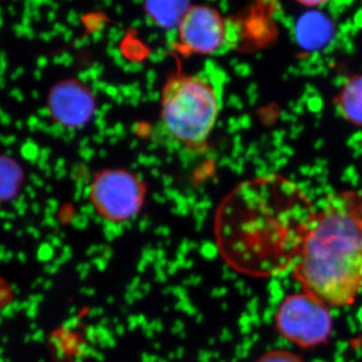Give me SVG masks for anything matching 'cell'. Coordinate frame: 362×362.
<instances>
[{
    "label": "cell",
    "mask_w": 362,
    "mask_h": 362,
    "mask_svg": "<svg viewBox=\"0 0 362 362\" xmlns=\"http://www.w3.org/2000/svg\"><path fill=\"white\" fill-rule=\"evenodd\" d=\"M303 291L331 307L351 306L362 291V195H332L316 211L292 259Z\"/></svg>",
    "instance_id": "obj_1"
},
{
    "label": "cell",
    "mask_w": 362,
    "mask_h": 362,
    "mask_svg": "<svg viewBox=\"0 0 362 362\" xmlns=\"http://www.w3.org/2000/svg\"><path fill=\"white\" fill-rule=\"evenodd\" d=\"M315 214L294 182L283 176H262L235 188L223 207L221 230L235 247L254 252L277 250L292 262Z\"/></svg>",
    "instance_id": "obj_2"
},
{
    "label": "cell",
    "mask_w": 362,
    "mask_h": 362,
    "mask_svg": "<svg viewBox=\"0 0 362 362\" xmlns=\"http://www.w3.org/2000/svg\"><path fill=\"white\" fill-rule=\"evenodd\" d=\"M221 108V86L206 74L176 76L162 94V122L175 139L202 151Z\"/></svg>",
    "instance_id": "obj_3"
},
{
    "label": "cell",
    "mask_w": 362,
    "mask_h": 362,
    "mask_svg": "<svg viewBox=\"0 0 362 362\" xmlns=\"http://www.w3.org/2000/svg\"><path fill=\"white\" fill-rule=\"evenodd\" d=\"M275 325L286 339L302 349H313L329 339L333 317L327 304L302 291L284 298L276 312Z\"/></svg>",
    "instance_id": "obj_4"
},
{
    "label": "cell",
    "mask_w": 362,
    "mask_h": 362,
    "mask_svg": "<svg viewBox=\"0 0 362 362\" xmlns=\"http://www.w3.org/2000/svg\"><path fill=\"white\" fill-rule=\"evenodd\" d=\"M92 204L106 220L124 223L139 214L144 187L136 175L110 169L100 173L92 182Z\"/></svg>",
    "instance_id": "obj_5"
},
{
    "label": "cell",
    "mask_w": 362,
    "mask_h": 362,
    "mask_svg": "<svg viewBox=\"0 0 362 362\" xmlns=\"http://www.w3.org/2000/svg\"><path fill=\"white\" fill-rule=\"evenodd\" d=\"M178 37L185 54H214L225 42V21L211 7H192L178 26Z\"/></svg>",
    "instance_id": "obj_6"
},
{
    "label": "cell",
    "mask_w": 362,
    "mask_h": 362,
    "mask_svg": "<svg viewBox=\"0 0 362 362\" xmlns=\"http://www.w3.org/2000/svg\"><path fill=\"white\" fill-rule=\"evenodd\" d=\"M47 102L54 120L66 129L84 127L96 112L92 90L76 80L63 81L54 85Z\"/></svg>",
    "instance_id": "obj_7"
},
{
    "label": "cell",
    "mask_w": 362,
    "mask_h": 362,
    "mask_svg": "<svg viewBox=\"0 0 362 362\" xmlns=\"http://www.w3.org/2000/svg\"><path fill=\"white\" fill-rule=\"evenodd\" d=\"M144 8L157 25L170 30L180 26L192 6L190 0H145Z\"/></svg>",
    "instance_id": "obj_8"
},
{
    "label": "cell",
    "mask_w": 362,
    "mask_h": 362,
    "mask_svg": "<svg viewBox=\"0 0 362 362\" xmlns=\"http://www.w3.org/2000/svg\"><path fill=\"white\" fill-rule=\"evenodd\" d=\"M332 25L324 14L312 11L304 14L297 23L298 40L305 47H318L330 39Z\"/></svg>",
    "instance_id": "obj_9"
},
{
    "label": "cell",
    "mask_w": 362,
    "mask_h": 362,
    "mask_svg": "<svg viewBox=\"0 0 362 362\" xmlns=\"http://www.w3.org/2000/svg\"><path fill=\"white\" fill-rule=\"evenodd\" d=\"M338 107L347 120L362 126V75L347 81L338 97Z\"/></svg>",
    "instance_id": "obj_10"
},
{
    "label": "cell",
    "mask_w": 362,
    "mask_h": 362,
    "mask_svg": "<svg viewBox=\"0 0 362 362\" xmlns=\"http://www.w3.org/2000/svg\"><path fill=\"white\" fill-rule=\"evenodd\" d=\"M1 201H14L18 199V192L23 180V173L20 164L7 156L1 157Z\"/></svg>",
    "instance_id": "obj_11"
},
{
    "label": "cell",
    "mask_w": 362,
    "mask_h": 362,
    "mask_svg": "<svg viewBox=\"0 0 362 362\" xmlns=\"http://www.w3.org/2000/svg\"><path fill=\"white\" fill-rule=\"evenodd\" d=\"M257 362H305L301 357L283 349L271 350L263 354Z\"/></svg>",
    "instance_id": "obj_12"
},
{
    "label": "cell",
    "mask_w": 362,
    "mask_h": 362,
    "mask_svg": "<svg viewBox=\"0 0 362 362\" xmlns=\"http://www.w3.org/2000/svg\"><path fill=\"white\" fill-rule=\"evenodd\" d=\"M21 154L23 159L30 162V163H37L40 160V149L37 143L28 139L21 146Z\"/></svg>",
    "instance_id": "obj_13"
},
{
    "label": "cell",
    "mask_w": 362,
    "mask_h": 362,
    "mask_svg": "<svg viewBox=\"0 0 362 362\" xmlns=\"http://www.w3.org/2000/svg\"><path fill=\"white\" fill-rule=\"evenodd\" d=\"M195 152H201L199 150L190 148V147L185 146V148H181L178 153H180V159L182 163L183 168H187L190 162L194 160Z\"/></svg>",
    "instance_id": "obj_14"
},
{
    "label": "cell",
    "mask_w": 362,
    "mask_h": 362,
    "mask_svg": "<svg viewBox=\"0 0 362 362\" xmlns=\"http://www.w3.org/2000/svg\"><path fill=\"white\" fill-rule=\"evenodd\" d=\"M119 90H120V94L122 95L125 99H130V98L134 95L136 90H139V83L120 86Z\"/></svg>",
    "instance_id": "obj_15"
},
{
    "label": "cell",
    "mask_w": 362,
    "mask_h": 362,
    "mask_svg": "<svg viewBox=\"0 0 362 362\" xmlns=\"http://www.w3.org/2000/svg\"><path fill=\"white\" fill-rule=\"evenodd\" d=\"M65 126L62 125L59 123H54L52 125H49V132L47 134L52 135V137L54 138H63V136L65 135L66 129H65Z\"/></svg>",
    "instance_id": "obj_16"
},
{
    "label": "cell",
    "mask_w": 362,
    "mask_h": 362,
    "mask_svg": "<svg viewBox=\"0 0 362 362\" xmlns=\"http://www.w3.org/2000/svg\"><path fill=\"white\" fill-rule=\"evenodd\" d=\"M13 207L18 211V213L20 214L21 216L25 214L28 206V204H26L25 195H20V197L13 202Z\"/></svg>",
    "instance_id": "obj_17"
},
{
    "label": "cell",
    "mask_w": 362,
    "mask_h": 362,
    "mask_svg": "<svg viewBox=\"0 0 362 362\" xmlns=\"http://www.w3.org/2000/svg\"><path fill=\"white\" fill-rule=\"evenodd\" d=\"M47 209H45V214L52 216V214L56 213L59 209V202L54 199H49L47 201Z\"/></svg>",
    "instance_id": "obj_18"
},
{
    "label": "cell",
    "mask_w": 362,
    "mask_h": 362,
    "mask_svg": "<svg viewBox=\"0 0 362 362\" xmlns=\"http://www.w3.org/2000/svg\"><path fill=\"white\" fill-rule=\"evenodd\" d=\"M95 156V150L90 148V147H86L80 150V156L84 159L85 161H90Z\"/></svg>",
    "instance_id": "obj_19"
},
{
    "label": "cell",
    "mask_w": 362,
    "mask_h": 362,
    "mask_svg": "<svg viewBox=\"0 0 362 362\" xmlns=\"http://www.w3.org/2000/svg\"><path fill=\"white\" fill-rule=\"evenodd\" d=\"M142 99V92L141 90H137L134 93L132 97L130 99H128V104L132 105L133 107L138 106L139 104L140 100Z\"/></svg>",
    "instance_id": "obj_20"
},
{
    "label": "cell",
    "mask_w": 362,
    "mask_h": 362,
    "mask_svg": "<svg viewBox=\"0 0 362 362\" xmlns=\"http://www.w3.org/2000/svg\"><path fill=\"white\" fill-rule=\"evenodd\" d=\"M96 207L93 204H85L81 207V213L85 214V216H94L95 211H96Z\"/></svg>",
    "instance_id": "obj_21"
},
{
    "label": "cell",
    "mask_w": 362,
    "mask_h": 362,
    "mask_svg": "<svg viewBox=\"0 0 362 362\" xmlns=\"http://www.w3.org/2000/svg\"><path fill=\"white\" fill-rule=\"evenodd\" d=\"M40 122V119L37 118V116H30V118L28 119L26 124H28V127L30 128V131H35L39 127Z\"/></svg>",
    "instance_id": "obj_22"
},
{
    "label": "cell",
    "mask_w": 362,
    "mask_h": 362,
    "mask_svg": "<svg viewBox=\"0 0 362 362\" xmlns=\"http://www.w3.org/2000/svg\"><path fill=\"white\" fill-rule=\"evenodd\" d=\"M105 93H106L109 97H111L112 99H115L117 96L120 95V90H119V88L115 87V86L109 85L106 90H105Z\"/></svg>",
    "instance_id": "obj_23"
},
{
    "label": "cell",
    "mask_w": 362,
    "mask_h": 362,
    "mask_svg": "<svg viewBox=\"0 0 362 362\" xmlns=\"http://www.w3.org/2000/svg\"><path fill=\"white\" fill-rule=\"evenodd\" d=\"M164 194H165L166 199H171V201L175 202L176 197H177L180 194L177 192V190L168 187L164 189Z\"/></svg>",
    "instance_id": "obj_24"
},
{
    "label": "cell",
    "mask_w": 362,
    "mask_h": 362,
    "mask_svg": "<svg viewBox=\"0 0 362 362\" xmlns=\"http://www.w3.org/2000/svg\"><path fill=\"white\" fill-rule=\"evenodd\" d=\"M298 1H299L300 4H304V6H317L325 4L327 0H298Z\"/></svg>",
    "instance_id": "obj_25"
},
{
    "label": "cell",
    "mask_w": 362,
    "mask_h": 362,
    "mask_svg": "<svg viewBox=\"0 0 362 362\" xmlns=\"http://www.w3.org/2000/svg\"><path fill=\"white\" fill-rule=\"evenodd\" d=\"M9 95H11V98H13L14 100H16V101L18 102H23V100H25V96H23L21 90L20 89H16H16L11 90Z\"/></svg>",
    "instance_id": "obj_26"
},
{
    "label": "cell",
    "mask_w": 362,
    "mask_h": 362,
    "mask_svg": "<svg viewBox=\"0 0 362 362\" xmlns=\"http://www.w3.org/2000/svg\"><path fill=\"white\" fill-rule=\"evenodd\" d=\"M114 129H115V134L118 136L119 139L125 137V128H124L122 123H117L116 125L114 126Z\"/></svg>",
    "instance_id": "obj_27"
},
{
    "label": "cell",
    "mask_w": 362,
    "mask_h": 362,
    "mask_svg": "<svg viewBox=\"0 0 362 362\" xmlns=\"http://www.w3.org/2000/svg\"><path fill=\"white\" fill-rule=\"evenodd\" d=\"M30 181H32L33 185H35V187H44V185H45L44 180H42V178H40L39 175H35V173H33V175H30Z\"/></svg>",
    "instance_id": "obj_28"
},
{
    "label": "cell",
    "mask_w": 362,
    "mask_h": 362,
    "mask_svg": "<svg viewBox=\"0 0 362 362\" xmlns=\"http://www.w3.org/2000/svg\"><path fill=\"white\" fill-rule=\"evenodd\" d=\"M76 136V131L74 129H66L65 135L63 136V140L66 143H70L74 140Z\"/></svg>",
    "instance_id": "obj_29"
},
{
    "label": "cell",
    "mask_w": 362,
    "mask_h": 362,
    "mask_svg": "<svg viewBox=\"0 0 362 362\" xmlns=\"http://www.w3.org/2000/svg\"><path fill=\"white\" fill-rule=\"evenodd\" d=\"M16 141V137L14 135L11 136H1V142L4 145L8 146V145H13Z\"/></svg>",
    "instance_id": "obj_30"
},
{
    "label": "cell",
    "mask_w": 362,
    "mask_h": 362,
    "mask_svg": "<svg viewBox=\"0 0 362 362\" xmlns=\"http://www.w3.org/2000/svg\"><path fill=\"white\" fill-rule=\"evenodd\" d=\"M147 98H148L149 101L157 102L161 99L160 93L157 92V90H151V92L148 93L147 95Z\"/></svg>",
    "instance_id": "obj_31"
},
{
    "label": "cell",
    "mask_w": 362,
    "mask_h": 362,
    "mask_svg": "<svg viewBox=\"0 0 362 362\" xmlns=\"http://www.w3.org/2000/svg\"><path fill=\"white\" fill-rule=\"evenodd\" d=\"M78 81L85 85L86 83L89 82L90 78V71H82V73L78 74Z\"/></svg>",
    "instance_id": "obj_32"
},
{
    "label": "cell",
    "mask_w": 362,
    "mask_h": 362,
    "mask_svg": "<svg viewBox=\"0 0 362 362\" xmlns=\"http://www.w3.org/2000/svg\"><path fill=\"white\" fill-rule=\"evenodd\" d=\"M95 124H96L98 129H99V132H102V131L107 129V123L106 121H105V119L97 118Z\"/></svg>",
    "instance_id": "obj_33"
},
{
    "label": "cell",
    "mask_w": 362,
    "mask_h": 362,
    "mask_svg": "<svg viewBox=\"0 0 362 362\" xmlns=\"http://www.w3.org/2000/svg\"><path fill=\"white\" fill-rule=\"evenodd\" d=\"M51 156V149L42 148L40 149V159L42 160L47 161L49 157Z\"/></svg>",
    "instance_id": "obj_34"
},
{
    "label": "cell",
    "mask_w": 362,
    "mask_h": 362,
    "mask_svg": "<svg viewBox=\"0 0 362 362\" xmlns=\"http://www.w3.org/2000/svg\"><path fill=\"white\" fill-rule=\"evenodd\" d=\"M0 117H1V123L4 124V125H9V124H11V116H9L8 114L6 113V112L4 110L0 112Z\"/></svg>",
    "instance_id": "obj_35"
},
{
    "label": "cell",
    "mask_w": 362,
    "mask_h": 362,
    "mask_svg": "<svg viewBox=\"0 0 362 362\" xmlns=\"http://www.w3.org/2000/svg\"><path fill=\"white\" fill-rule=\"evenodd\" d=\"M37 115L40 117H44V118H47V117L52 116L51 111H49V107H42L37 110Z\"/></svg>",
    "instance_id": "obj_36"
},
{
    "label": "cell",
    "mask_w": 362,
    "mask_h": 362,
    "mask_svg": "<svg viewBox=\"0 0 362 362\" xmlns=\"http://www.w3.org/2000/svg\"><path fill=\"white\" fill-rule=\"evenodd\" d=\"M162 183H163L165 188L170 187V185H173V177L169 175H163L162 176Z\"/></svg>",
    "instance_id": "obj_37"
},
{
    "label": "cell",
    "mask_w": 362,
    "mask_h": 362,
    "mask_svg": "<svg viewBox=\"0 0 362 362\" xmlns=\"http://www.w3.org/2000/svg\"><path fill=\"white\" fill-rule=\"evenodd\" d=\"M66 160L64 158H59L58 161L56 162V165H54V171L61 170V169L65 168Z\"/></svg>",
    "instance_id": "obj_38"
},
{
    "label": "cell",
    "mask_w": 362,
    "mask_h": 362,
    "mask_svg": "<svg viewBox=\"0 0 362 362\" xmlns=\"http://www.w3.org/2000/svg\"><path fill=\"white\" fill-rule=\"evenodd\" d=\"M92 185H86L84 192H83V197H84L85 199L92 197Z\"/></svg>",
    "instance_id": "obj_39"
},
{
    "label": "cell",
    "mask_w": 362,
    "mask_h": 362,
    "mask_svg": "<svg viewBox=\"0 0 362 362\" xmlns=\"http://www.w3.org/2000/svg\"><path fill=\"white\" fill-rule=\"evenodd\" d=\"M153 199L157 202V204H165L166 202V197H163V195H161L160 194H158V192H156V194H153Z\"/></svg>",
    "instance_id": "obj_40"
},
{
    "label": "cell",
    "mask_w": 362,
    "mask_h": 362,
    "mask_svg": "<svg viewBox=\"0 0 362 362\" xmlns=\"http://www.w3.org/2000/svg\"><path fill=\"white\" fill-rule=\"evenodd\" d=\"M105 140V135L99 132V134L94 135L93 137V141L96 142L97 144H102Z\"/></svg>",
    "instance_id": "obj_41"
},
{
    "label": "cell",
    "mask_w": 362,
    "mask_h": 362,
    "mask_svg": "<svg viewBox=\"0 0 362 362\" xmlns=\"http://www.w3.org/2000/svg\"><path fill=\"white\" fill-rule=\"evenodd\" d=\"M25 192L30 195V199H35L37 197V192H35V188L33 187H26Z\"/></svg>",
    "instance_id": "obj_42"
},
{
    "label": "cell",
    "mask_w": 362,
    "mask_h": 362,
    "mask_svg": "<svg viewBox=\"0 0 362 362\" xmlns=\"http://www.w3.org/2000/svg\"><path fill=\"white\" fill-rule=\"evenodd\" d=\"M90 139L88 137L83 138L82 140H81L80 142V147L81 149L86 148V147H89L88 145H89Z\"/></svg>",
    "instance_id": "obj_43"
},
{
    "label": "cell",
    "mask_w": 362,
    "mask_h": 362,
    "mask_svg": "<svg viewBox=\"0 0 362 362\" xmlns=\"http://www.w3.org/2000/svg\"><path fill=\"white\" fill-rule=\"evenodd\" d=\"M188 206H192L195 204V197L194 194H189L187 197Z\"/></svg>",
    "instance_id": "obj_44"
},
{
    "label": "cell",
    "mask_w": 362,
    "mask_h": 362,
    "mask_svg": "<svg viewBox=\"0 0 362 362\" xmlns=\"http://www.w3.org/2000/svg\"><path fill=\"white\" fill-rule=\"evenodd\" d=\"M66 175V170L65 168L61 169V170L57 171L56 173L57 178H58V180H62V178L65 177Z\"/></svg>",
    "instance_id": "obj_45"
},
{
    "label": "cell",
    "mask_w": 362,
    "mask_h": 362,
    "mask_svg": "<svg viewBox=\"0 0 362 362\" xmlns=\"http://www.w3.org/2000/svg\"><path fill=\"white\" fill-rule=\"evenodd\" d=\"M124 99H125V98H124L122 95L120 94L119 96H117L115 99H114V101H115L118 105H122L124 103Z\"/></svg>",
    "instance_id": "obj_46"
},
{
    "label": "cell",
    "mask_w": 362,
    "mask_h": 362,
    "mask_svg": "<svg viewBox=\"0 0 362 362\" xmlns=\"http://www.w3.org/2000/svg\"><path fill=\"white\" fill-rule=\"evenodd\" d=\"M32 209L33 211H35V214L39 213L40 209V204H37V202H33V204H32Z\"/></svg>",
    "instance_id": "obj_47"
},
{
    "label": "cell",
    "mask_w": 362,
    "mask_h": 362,
    "mask_svg": "<svg viewBox=\"0 0 362 362\" xmlns=\"http://www.w3.org/2000/svg\"><path fill=\"white\" fill-rule=\"evenodd\" d=\"M151 175H153L156 178L160 177V173H159V170L157 168L152 169Z\"/></svg>",
    "instance_id": "obj_48"
},
{
    "label": "cell",
    "mask_w": 362,
    "mask_h": 362,
    "mask_svg": "<svg viewBox=\"0 0 362 362\" xmlns=\"http://www.w3.org/2000/svg\"><path fill=\"white\" fill-rule=\"evenodd\" d=\"M111 107H112L111 104H109V103L108 104H104L103 106H102L101 110L104 111L105 113L107 114V112L110 110Z\"/></svg>",
    "instance_id": "obj_49"
},
{
    "label": "cell",
    "mask_w": 362,
    "mask_h": 362,
    "mask_svg": "<svg viewBox=\"0 0 362 362\" xmlns=\"http://www.w3.org/2000/svg\"><path fill=\"white\" fill-rule=\"evenodd\" d=\"M157 147H158V143L152 142L151 144H150L148 146V150L152 151V150H156Z\"/></svg>",
    "instance_id": "obj_50"
},
{
    "label": "cell",
    "mask_w": 362,
    "mask_h": 362,
    "mask_svg": "<svg viewBox=\"0 0 362 362\" xmlns=\"http://www.w3.org/2000/svg\"><path fill=\"white\" fill-rule=\"evenodd\" d=\"M118 136H113V137L110 138V144H116V143L118 142Z\"/></svg>",
    "instance_id": "obj_51"
},
{
    "label": "cell",
    "mask_w": 362,
    "mask_h": 362,
    "mask_svg": "<svg viewBox=\"0 0 362 362\" xmlns=\"http://www.w3.org/2000/svg\"><path fill=\"white\" fill-rule=\"evenodd\" d=\"M99 156L102 157V158H104V157L107 156V151L106 150L102 149L99 151Z\"/></svg>",
    "instance_id": "obj_52"
},
{
    "label": "cell",
    "mask_w": 362,
    "mask_h": 362,
    "mask_svg": "<svg viewBox=\"0 0 362 362\" xmlns=\"http://www.w3.org/2000/svg\"><path fill=\"white\" fill-rule=\"evenodd\" d=\"M21 75V71H16V73H14V75L11 76V80H16V78H18V77H20V76Z\"/></svg>",
    "instance_id": "obj_53"
},
{
    "label": "cell",
    "mask_w": 362,
    "mask_h": 362,
    "mask_svg": "<svg viewBox=\"0 0 362 362\" xmlns=\"http://www.w3.org/2000/svg\"><path fill=\"white\" fill-rule=\"evenodd\" d=\"M137 145H138L137 140H133V141L131 142L130 148L131 149H134L135 147H137Z\"/></svg>",
    "instance_id": "obj_54"
},
{
    "label": "cell",
    "mask_w": 362,
    "mask_h": 362,
    "mask_svg": "<svg viewBox=\"0 0 362 362\" xmlns=\"http://www.w3.org/2000/svg\"><path fill=\"white\" fill-rule=\"evenodd\" d=\"M16 126L18 130L23 129V122L21 121H16Z\"/></svg>",
    "instance_id": "obj_55"
},
{
    "label": "cell",
    "mask_w": 362,
    "mask_h": 362,
    "mask_svg": "<svg viewBox=\"0 0 362 362\" xmlns=\"http://www.w3.org/2000/svg\"><path fill=\"white\" fill-rule=\"evenodd\" d=\"M32 96L33 99H37V98H39V93H37V90H33Z\"/></svg>",
    "instance_id": "obj_56"
},
{
    "label": "cell",
    "mask_w": 362,
    "mask_h": 362,
    "mask_svg": "<svg viewBox=\"0 0 362 362\" xmlns=\"http://www.w3.org/2000/svg\"><path fill=\"white\" fill-rule=\"evenodd\" d=\"M35 78H37V81L40 80V78H42V74L40 73V71H35Z\"/></svg>",
    "instance_id": "obj_57"
},
{
    "label": "cell",
    "mask_w": 362,
    "mask_h": 362,
    "mask_svg": "<svg viewBox=\"0 0 362 362\" xmlns=\"http://www.w3.org/2000/svg\"><path fill=\"white\" fill-rule=\"evenodd\" d=\"M52 187H47V192H52Z\"/></svg>",
    "instance_id": "obj_58"
}]
</instances>
